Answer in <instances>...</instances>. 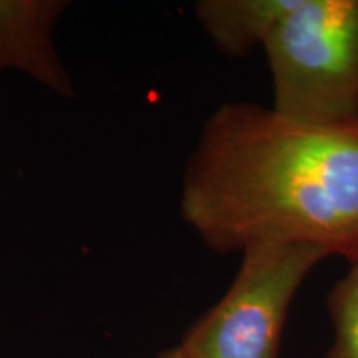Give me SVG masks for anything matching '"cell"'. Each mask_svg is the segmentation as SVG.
I'll list each match as a JSON object with an SVG mask.
<instances>
[{
    "mask_svg": "<svg viewBox=\"0 0 358 358\" xmlns=\"http://www.w3.org/2000/svg\"><path fill=\"white\" fill-rule=\"evenodd\" d=\"M179 213L213 252L306 244L355 261L358 120L308 124L256 103H222L186 161Z\"/></svg>",
    "mask_w": 358,
    "mask_h": 358,
    "instance_id": "obj_1",
    "label": "cell"
},
{
    "mask_svg": "<svg viewBox=\"0 0 358 358\" xmlns=\"http://www.w3.org/2000/svg\"><path fill=\"white\" fill-rule=\"evenodd\" d=\"M155 358H189V357H187L186 353L181 350V347L176 345L173 348H168V350L161 352L159 355H156Z\"/></svg>",
    "mask_w": 358,
    "mask_h": 358,
    "instance_id": "obj_7",
    "label": "cell"
},
{
    "mask_svg": "<svg viewBox=\"0 0 358 358\" xmlns=\"http://www.w3.org/2000/svg\"><path fill=\"white\" fill-rule=\"evenodd\" d=\"M66 0H0V73L15 71L62 98L77 90L58 50V22Z\"/></svg>",
    "mask_w": 358,
    "mask_h": 358,
    "instance_id": "obj_4",
    "label": "cell"
},
{
    "mask_svg": "<svg viewBox=\"0 0 358 358\" xmlns=\"http://www.w3.org/2000/svg\"><path fill=\"white\" fill-rule=\"evenodd\" d=\"M241 254L227 292L179 343L189 358H279L295 294L312 268L330 257L306 244H256Z\"/></svg>",
    "mask_w": 358,
    "mask_h": 358,
    "instance_id": "obj_3",
    "label": "cell"
},
{
    "mask_svg": "<svg viewBox=\"0 0 358 358\" xmlns=\"http://www.w3.org/2000/svg\"><path fill=\"white\" fill-rule=\"evenodd\" d=\"M299 0H199L194 15L217 50L243 58L264 48Z\"/></svg>",
    "mask_w": 358,
    "mask_h": 358,
    "instance_id": "obj_5",
    "label": "cell"
},
{
    "mask_svg": "<svg viewBox=\"0 0 358 358\" xmlns=\"http://www.w3.org/2000/svg\"><path fill=\"white\" fill-rule=\"evenodd\" d=\"M327 307L334 324V342L324 358H358V259L334 285Z\"/></svg>",
    "mask_w": 358,
    "mask_h": 358,
    "instance_id": "obj_6",
    "label": "cell"
},
{
    "mask_svg": "<svg viewBox=\"0 0 358 358\" xmlns=\"http://www.w3.org/2000/svg\"><path fill=\"white\" fill-rule=\"evenodd\" d=\"M274 108L294 122L358 120V0H299L264 45Z\"/></svg>",
    "mask_w": 358,
    "mask_h": 358,
    "instance_id": "obj_2",
    "label": "cell"
}]
</instances>
